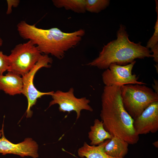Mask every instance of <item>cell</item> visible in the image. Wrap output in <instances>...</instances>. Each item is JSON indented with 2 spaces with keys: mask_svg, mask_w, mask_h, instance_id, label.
Returning a JSON list of instances; mask_svg holds the SVG:
<instances>
[{
  "mask_svg": "<svg viewBox=\"0 0 158 158\" xmlns=\"http://www.w3.org/2000/svg\"><path fill=\"white\" fill-rule=\"evenodd\" d=\"M8 4V9L6 13L9 14L11 13L12 7H15L18 6L20 1L18 0H7Z\"/></svg>",
  "mask_w": 158,
  "mask_h": 158,
  "instance_id": "obj_19",
  "label": "cell"
},
{
  "mask_svg": "<svg viewBox=\"0 0 158 158\" xmlns=\"http://www.w3.org/2000/svg\"><path fill=\"white\" fill-rule=\"evenodd\" d=\"M41 53L30 41L16 45L8 56L7 71L23 76L34 67L42 56Z\"/></svg>",
  "mask_w": 158,
  "mask_h": 158,
  "instance_id": "obj_5",
  "label": "cell"
},
{
  "mask_svg": "<svg viewBox=\"0 0 158 158\" xmlns=\"http://www.w3.org/2000/svg\"><path fill=\"white\" fill-rule=\"evenodd\" d=\"M133 126L138 135L156 133L158 130V101L150 104L134 120Z\"/></svg>",
  "mask_w": 158,
  "mask_h": 158,
  "instance_id": "obj_10",
  "label": "cell"
},
{
  "mask_svg": "<svg viewBox=\"0 0 158 158\" xmlns=\"http://www.w3.org/2000/svg\"><path fill=\"white\" fill-rule=\"evenodd\" d=\"M136 62L135 60L125 65L116 63L110 64L108 68L106 69L102 74V81L105 86L114 85L121 87L128 84H146L142 82L138 81V77L132 73V70Z\"/></svg>",
  "mask_w": 158,
  "mask_h": 158,
  "instance_id": "obj_8",
  "label": "cell"
},
{
  "mask_svg": "<svg viewBox=\"0 0 158 158\" xmlns=\"http://www.w3.org/2000/svg\"><path fill=\"white\" fill-rule=\"evenodd\" d=\"M23 82L22 77L15 73L8 72L5 75H0V90L10 95L22 93Z\"/></svg>",
  "mask_w": 158,
  "mask_h": 158,
  "instance_id": "obj_11",
  "label": "cell"
},
{
  "mask_svg": "<svg viewBox=\"0 0 158 158\" xmlns=\"http://www.w3.org/2000/svg\"><path fill=\"white\" fill-rule=\"evenodd\" d=\"M100 114L105 130L112 136L120 138L129 144L137 143L139 135L133 128L134 119L123 106L121 87L105 86L101 96Z\"/></svg>",
  "mask_w": 158,
  "mask_h": 158,
  "instance_id": "obj_1",
  "label": "cell"
},
{
  "mask_svg": "<svg viewBox=\"0 0 158 158\" xmlns=\"http://www.w3.org/2000/svg\"><path fill=\"white\" fill-rule=\"evenodd\" d=\"M9 67V61L8 56L4 54L0 51V75L6 71H7Z\"/></svg>",
  "mask_w": 158,
  "mask_h": 158,
  "instance_id": "obj_18",
  "label": "cell"
},
{
  "mask_svg": "<svg viewBox=\"0 0 158 158\" xmlns=\"http://www.w3.org/2000/svg\"><path fill=\"white\" fill-rule=\"evenodd\" d=\"M53 4L58 8H64L78 13H84L86 0H53Z\"/></svg>",
  "mask_w": 158,
  "mask_h": 158,
  "instance_id": "obj_15",
  "label": "cell"
},
{
  "mask_svg": "<svg viewBox=\"0 0 158 158\" xmlns=\"http://www.w3.org/2000/svg\"><path fill=\"white\" fill-rule=\"evenodd\" d=\"M112 136L105 130L102 121L97 119L95 120L94 124L90 126L88 133L91 145H98L106 140L110 139Z\"/></svg>",
  "mask_w": 158,
  "mask_h": 158,
  "instance_id": "obj_13",
  "label": "cell"
},
{
  "mask_svg": "<svg viewBox=\"0 0 158 158\" xmlns=\"http://www.w3.org/2000/svg\"><path fill=\"white\" fill-rule=\"evenodd\" d=\"M129 145L123 139L113 136L105 145L104 150L107 154L112 157L124 158L128 152Z\"/></svg>",
  "mask_w": 158,
  "mask_h": 158,
  "instance_id": "obj_12",
  "label": "cell"
},
{
  "mask_svg": "<svg viewBox=\"0 0 158 158\" xmlns=\"http://www.w3.org/2000/svg\"><path fill=\"white\" fill-rule=\"evenodd\" d=\"M109 140L96 146L90 145L85 142L78 150V156L82 158H116L109 156L104 151V147Z\"/></svg>",
  "mask_w": 158,
  "mask_h": 158,
  "instance_id": "obj_14",
  "label": "cell"
},
{
  "mask_svg": "<svg viewBox=\"0 0 158 158\" xmlns=\"http://www.w3.org/2000/svg\"><path fill=\"white\" fill-rule=\"evenodd\" d=\"M157 17L154 27V34L147 42L146 47L151 49L155 45L158 44V11L156 12Z\"/></svg>",
  "mask_w": 158,
  "mask_h": 158,
  "instance_id": "obj_17",
  "label": "cell"
},
{
  "mask_svg": "<svg viewBox=\"0 0 158 158\" xmlns=\"http://www.w3.org/2000/svg\"><path fill=\"white\" fill-rule=\"evenodd\" d=\"M2 136V132L1 130H0V138Z\"/></svg>",
  "mask_w": 158,
  "mask_h": 158,
  "instance_id": "obj_23",
  "label": "cell"
},
{
  "mask_svg": "<svg viewBox=\"0 0 158 158\" xmlns=\"http://www.w3.org/2000/svg\"><path fill=\"white\" fill-rule=\"evenodd\" d=\"M153 145L156 148L158 147V141H156L152 143Z\"/></svg>",
  "mask_w": 158,
  "mask_h": 158,
  "instance_id": "obj_21",
  "label": "cell"
},
{
  "mask_svg": "<svg viewBox=\"0 0 158 158\" xmlns=\"http://www.w3.org/2000/svg\"><path fill=\"white\" fill-rule=\"evenodd\" d=\"M109 4V0H86V11L98 13L105 9Z\"/></svg>",
  "mask_w": 158,
  "mask_h": 158,
  "instance_id": "obj_16",
  "label": "cell"
},
{
  "mask_svg": "<svg viewBox=\"0 0 158 158\" xmlns=\"http://www.w3.org/2000/svg\"><path fill=\"white\" fill-rule=\"evenodd\" d=\"M158 80L154 79V84H152V87L155 90V92L158 94Z\"/></svg>",
  "mask_w": 158,
  "mask_h": 158,
  "instance_id": "obj_20",
  "label": "cell"
},
{
  "mask_svg": "<svg viewBox=\"0 0 158 158\" xmlns=\"http://www.w3.org/2000/svg\"><path fill=\"white\" fill-rule=\"evenodd\" d=\"M117 38L104 45L98 56L87 65L106 69L110 64L116 63L125 65L136 59L153 57L152 51L141 42L130 41L126 28L121 24L117 32Z\"/></svg>",
  "mask_w": 158,
  "mask_h": 158,
  "instance_id": "obj_3",
  "label": "cell"
},
{
  "mask_svg": "<svg viewBox=\"0 0 158 158\" xmlns=\"http://www.w3.org/2000/svg\"><path fill=\"white\" fill-rule=\"evenodd\" d=\"M73 87L67 92L58 90L54 92L51 95L52 100L50 102L48 107L55 104L59 105L60 111L63 112L74 111L76 114V120L80 117L81 111L85 110L92 112L93 109L89 105L90 100L85 97L78 98L74 95Z\"/></svg>",
  "mask_w": 158,
  "mask_h": 158,
  "instance_id": "obj_7",
  "label": "cell"
},
{
  "mask_svg": "<svg viewBox=\"0 0 158 158\" xmlns=\"http://www.w3.org/2000/svg\"><path fill=\"white\" fill-rule=\"evenodd\" d=\"M1 130L2 136L0 138V153L3 155L13 154L22 157H38V145L32 138H26L21 142L14 144L10 142L5 137L3 123Z\"/></svg>",
  "mask_w": 158,
  "mask_h": 158,
  "instance_id": "obj_9",
  "label": "cell"
},
{
  "mask_svg": "<svg viewBox=\"0 0 158 158\" xmlns=\"http://www.w3.org/2000/svg\"><path fill=\"white\" fill-rule=\"evenodd\" d=\"M145 85L128 84L121 87L123 106L134 120L150 104L158 101V94Z\"/></svg>",
  "mask_w": 158,
  "mask_h": 158,
  "instance_id": "obj_4",
  "label": "cell"
},
{
  "mask_svg": "<svg viewBox=\"0 0 158 158\" xmlns=\"http://www.w3.org/2000/svg\"><path fill=\"white\" fill-rule=\"evenodd\" d=\"M52 62L51 58L48 55H42L34 67L27 73L22 76L23 86L22 93L27 98L28 102L26 110L27 117L32 115L31 108L35 105L38 99L45 95H51L54 91L41 92L37 89L33 83V79L36 72L43 67L49 68Z\"/></svg>",
  "mask_w": 158,
  "mask_h": 158,
  "instance_id": "obj_6",
  "label": "cell"
},
{
  "mask_svg": "<svg viewBox=\"0 0 158 158\" xmlns=\"http://www.w3.org/2000/svg\"><path fill=\"white\" fill-rule=\"evenodd\" d=\"M2 44H3V40L0 36V47L1 46V45Z\"/></svg>",
  "mask_w": 158,
  "mask_h": 158,
  "instance_id": "obj_22",
  "label": "cell"
},
{
  "mask_svg": "<svg viewBox=\"0 0 158 158\" xmlns=\"http://www.w3.org/2000/svg\"><path fill=\"white\" fill-rule=\"evenodd\" d=\"M17 28L20 37L31 41L41 53L51 54L59 59H63L66 51L77 46L85 33L83 29L70 33L57 28L43 29L24 20L19 23Z\"/></svg>",
  "mask_w": 158,
  "mask_h": 158,
  "instance_id": "obj_2",
  "label": "cell"
}]
</instances>
